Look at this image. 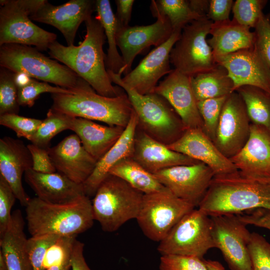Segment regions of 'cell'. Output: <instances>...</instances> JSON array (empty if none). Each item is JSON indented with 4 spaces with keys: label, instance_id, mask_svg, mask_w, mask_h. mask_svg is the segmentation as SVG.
<instances>
[{
    "label": "cell",
    "instance_id": "6da1fadb",
    "mask_svg": "<svg viewBox=\"0 0 270 270\" xmlns=\"http://www.w3.org/2000/svg\"><path fill=\"white\" fill-rule=\"evenodd\" d=\"M84 23L86 34L78 46H65L56 40L50 46L48 54L86 82L98 94L116 97L123 92L112 84L107 71L103 50L106 39L104 28L92 16Z\"/></svg>",
    "mask_w": 270,
    "mask_h": 270
},
{
    "label": "cell",
    "instance_id": "7a4b0ae2",
    "mask_svg": "<svg viewBox=\"0 0 270 270\" xmlns=\"http://www.w3.org/2000/svg\"><path fill=\"white\" fill-rule=\"evenodd\" d=\"M198 207L210 216L258 208L270 212V178L246 176L239 170L214 176Z\"/></svg>",
    "mask_w": 270,
    "mask_h": 270
},
{
    "label": "cell",
    "instance_id": "3957f363",
    "mask_svg": "<svg viewBox=\"0 0 270 270\" xmlns=\"http://www.w3.org/2000/svg\"><path fill=\"white\" fill-rule=\"evenodd\" d=\"M26 218L32 236L45 234L77 236L92 226V202L85 196L68 204H51L37 197L26 206Z\"/></svg>",
    "mask_w": 270,
    "mask_h": 270
},
{
    "label": "cell",
    "instance_id": "277c9868",
    "mask_svg": "<svg viewBox=\"0 0 270 270\" xmlns=\"http://www.w3.org/2000/svg\"><path fill=\"white\" fill-rule=\"evenodd\" d=\"M53 110L74 117L126 128L133 108L126 93L114 98L98 94L90 85L75 94H52Z\"/></svg>",
    "mask_w": 270,
    "mask_h": 270
},
{
    "label": "cell",
    "instance_id": "5b68a950",
    "mask_svg": "<svg viewBox=\"0 0 270 270\" xmlns=\"http://www.w3.org/2000/svg\"><path fill=\"white\" fill-rule=\"evenodd\" d=\"M112 82L126 94L138 118V127L154 140L168 145L186 130L176 111L163 97L154 92L140 94L124 84L122 76L107 70Z\"/></svg>",
    "mask_w": 270,
    "mask_h": 270
},
{
    "label": "cell",
    "instance_id": "8992f818",
    "mask_svg": "<svg viewBox=\"0 0 270 270\" xmlns=\"http://www.w3.org/2000/svg\"><path fill=\"white\" fill-rule=\"evenodd\" d=\"M0 66L13 72L24 73L70 90H79L90 85L67 66L29 46L8 44L0 46Z\"/></svg>",
    "mask_w": 270,
    "mask_h": 270
},
{
    "label": "cell",
    "instance_id": "52a82bcc",
    "mask_svg": "<svg viewBox=\"0 0 270 270\" xmlns=\"http://www.w3.org/2000/svg\"><path fill=\"white\" fill-rule=\"evenodd\" d=\"M144 195L123 180L109 174L92 201L94 220L104 232L117 230L128 221L136 218Z\"/></svg>",
    "mask_w": 270,
    "mask_h": 270
},
{
    "label": "cell",
    "instance_id": "ba28073f",
    "mask_svg": "<svg viewBox=\"0 0 270 270\" xmlns=\"http://www.w3.org/2000/svg\"><path fill=\"white\" fill-rule=\"evenodd\" d=\"M44 0H0V46L14 44L34 46L47 50L56 35L32 22L34 14Z\"/></svg>",
    "mask_w": 270,
    "mask_h": 270
},
{
    "label": "cell",
    "instance_id": "9c48e42d",
    "mask_svg": "<svg viewBox=\"0 0 270 270\" xmlns=\"http://www.w3.org/2000/svg\"><path fill=\"white\" fill-rule=\"evenodd\" d=\"M212 22L206 16L188 24L170 53V62L174 69L189 76L216 67L212 49L206 40Z\"/></svg>",
    "mask_w": 270,
    "mask_h": 270
},
{
    "label": "cell",
    "instance_id": "30bf717a",
    "mask_svg": "<svg viewBox=\"0 0 270 270\" xmlns=\"http://www.w3.org/2000/svg\"><path fill=\"white\" fill-rule=\"evenodd\" d=\"M210 216L200 210L193 209L184 216L160 242L161 256L178 255L204 258L214 248Z\"/></svg>",
    "mask_w": 270,
    "mask_h": 270
},
{
    "label": "cell",
    "instance_id": "8fae6325",
    "mask_svg": "<svg viewBox=\"0 0 270 270\" xmlns=\"http://www.w3.org/2000/svg\"><path fill=\"white\" fill-rule=\"evenodd\" d=\"M194 208L176 196L167 188L144 194L136 220L148 238L160 242L178 222Z\"/></svg>",
    "mask_w": 270,
    "mask_h": 270
},
{
    "label": "cell",
    "instance_id": "7c38bea8",
    "mask_svg": "<svg viewBox=\"0 0 270 270\" xmlns=\"http://www.w3.org/2000/svg\"><path fill=\"white\" fill-rule=\"evenodd\" d=\"M214 248L230 270H252L248 250L251 233L238 214L210 216Z\"/></svg>",
    "mask_w": 270,
    "mask_h": 270
},
{
    "label": "cell",
    "instance_id": "4fadbf2b",
    "mask_svg": "<svg viewBox=\"0 0 270 270\" xmlns=\"http://www.w3.org/2000/svg\"><path fill=\"white\" fill-rule=\"evenodd\" d=\"M154 174L176 196L194 207L202 202L214 176L212 169L201 162L172 166Z\"/></svg>",
    "mask_w": 270,
    "mask_h": 270
},
{
    "label": "cell",
    "instance_id": "5bb4252c",
    "mask_svg": "<svg viewBox=\"0 0 270 270\" xmlns=\"http://www.w3.org/2000/svg\"><path fill=\"white\" fill-rule=\"evenodd\" d=\"M250 124L242 98L236 91L232 92L224 104L214 141L226 157L230 159L244 146Z\"/></svg>",
    "mask_w": 270,
    "mask_h": 270
},
{
    "label": "cell",
    "instance_id": "9a60e30c",
    "mask_svg": "<svg viewBox=\"0 0 270 270\" xmlns=\"http://www.w3.org/2000/svg\"><path fill=\"white\" fill-rule=\"evenodd\" d=\"M174 31L168 20L161 17L152 24L146 26L118 28L116 45L121 52L124 66L120 74L131 71L134 60L137 55L151 46L158 47L168 40Z\"/></svg>",
    "mask_w": 270,
    "mask_h": 270
},
{
    "label": "cell",
    "instance_id": "2e32d148",
    "mask_svg": "<svg viewBox=\"0 0 270 270\" xmlns=\"http://www.w3.org/2000/svg\"><path fill=\"white\" fill-rule=\"evenodd\" d=\"M95 5L94 0H70L59 6L44 0L30 18L55 27L64 36L68 46H73L80 26L92 16Z\"/></svg>",
    "mask_w": 270,
    "mask_h": 270
},
{
    "label": "cell",
    "instance_id": "e0dca14e",
    "mask_svg": "<svg viewBox=\"0 0 270 270\" xmlns=\"http://www.w3.org/2000/svg\"><path fill=\"white\" fill-rule=\"evenodd\" d=\"M181 32H174L168 40L152 50L135 68L122 77V82L140 94L154 93L158 80L172 70L170 53Z\"/></svg>",
    "mask_w": 270,
    "mask_h": 270
},
{
    "label": "cell",
    "instance_id": "ac0fdd59",
    "mask_svg": "<svg viewBox=\"0 0 270 270\" xmlns=\"http://www.w3.org/2000/svg\"><path fill=\"white\" fill-rule=\"evenodd\" d=\"M154 92L165 98L172 107L186 130H203V122L192 88L190 76L172 70L157 85Z\"/></svg>",
    "mask_w": 270,
    "mask_h": 270
},
{
    "label": "cell",
    "instance_id": "d6986e66",
    "mask_svg": "<svg viewBox=\"0 0 270 270\" xmlns=\"http://www.w3.org/2000/svg\"><path fill=\"white\" fill-rule=\"evenodd\" d=\"M170 149L187 156L210 168L214 176L232 174L238 170L200 128L186 130L182 136L166 146Z\"/></svg>",
    "mask_w": 270,
    "mask_h": 270
},
{
    "label": "cell",
    "instance_id": "ffe728a7",
    "mask_svg": "<svg viewBox=\"0 0 270 270\" xmlns=\"http://www.w3.org/2000/svg\"><path fill=\"white\" fill-rule=\"evenodd\" d=\"M214 58L226 70L233 82L234 91L241 86H250L270 94V76L254 48Z\"/></svg>",
    "mask_w": 270,
    "mask_h": 270
},
{
    "label": "cell",
    "instance_id": "44dd1931",
    "mask_svg": "<svg viewBox=\"0 0 270 270\" xmlns=\"http://www.w3.org/2000/svg\"><path fill=\"white\" fill-rule=\"evenodd\" d=\"M48 151L58 172L78 184L84 182L97 162L76 134L66 137L56 146L50 147Z\"/></svg>",
    "mask_w": 270,
    "mask_h": 270
},
{
    "label": "cell",
    "instance_id": "7402d4cb",
    "mask_svg": "<svg viewBox=\"0 0 270 270\" xmlns=\"http://www.w3.org/2000/svg\"><path fill=\"white\" fill-rule=\"evenodd\" d=\"M32 166L31 154L22 141L10 136L0 139V175L9 184L20 204L25 207L31 198L23 188L22 177Z\"/></svg>",
    "mask_w": 270,
    "mask_h": 270
},
{
    "label": "cell",
    "instance_id": "603a6c76",
    "mask_svg": "<svg viewBox=\"0 0 270 270\" xmlns=\"http://www.w3.org/2000/svg\"><path fill=\"white\" fill-rule=\"evenodd\" d=\"M24 176L25 181L37 198L48 204H68L86 196L82 184H77L59 172L42 173L32 168Z\"/></svg>",
    "mask_w": 270,
    "mask_h": 270
},
{
    "label": "cell",
    "instance_id": "cb8c5ba5",
    "mask_svg": "<svg viewBox=\"0 0 270 270\" xmlns=\"http://www.w3.org/2000/svg\"><path fill=\"white\" fill-rule=\"evenodd\" d=\"M230 160L238 170L246 176L270 178V132L251 123L248 141Z\"/></svg>",
    "mask_w": 270,
    "mask_h": 270
},
{
    "label": "cell",
    "instance_id": "d4e9b609",
    "mask_svg": "<svg viewBox=\"0 0 270 270\" xmlns=\"http://www.w3.org/2000/svg\"><path fill=\"white\" fill-rule=\"evenodd\" d=\"M132 158L152 174L172 166L200 162L170 149L166 145L150 136L138 127Z\"/></svg>",
    "mask_w": 270,
    "mask_h": 270
},
{
    "label": "cell",
    "instance_id": "484cf974",
    "mask_svg": "<svg viewBox=\"0 0 270 270\" xmlns=\"http://www.w3.org/2000/svg\"><path fill=\"white\" fill-rule=\"evenodd\" d=\"M138 126V116L133 110L130 121L120 138L97 162L92 172L82 184L86 196L90 198L94 196L112 167L124 159L132 158Z\"/></svg>",
    "mask_w": 270,
    "mask_h": 270
},
{
    "label": "cell",
    "instance_id": "4316f807",
    "mask_svg": "<svg viewBox=\"0 0 270 270\" xmlns=\"http://www.w3.org/2000/svg\"><path fill=\"white\" fill-rule=\"evenodd\" d=\"M124 128L103 126L91 120L74 117L70 130L80 138L86 152L98 162L116 143Z\"/></svg>",
    "mask_w": 270,
    "mask_h": 270
},
{
    "label": "cell",
    "instance_id": "83f0119b",
    "mask_svg": "<svg viewBox=\"0 0 270 270\" xmlns=\"http://www.w3.org/2000/svg\"><path fill=\"white\" fill-rule=\"evenodd\" d=\"M210 34L212 36L207 41L214 58L253 48L256 40L254 31L234 19L212 22Z\"/></svg>",
    "mask_w": 270,
    "mask_h": 270
},
{
    "label": "cell",
    "instance_id": "f1b7e54d",
    "mask_svg": "<svg viewBox=\"0 0 270 270\" xmlns=\"http://www.w3.org/2000/svg\"><path fill=\"white\" fill-rule=\"evenodd\" d=\"M24 221L20 210L12 214L10 224L0 237V251L8 270H32L27 253V238L24 232Z\"/></svg>",
    "mask_w": 270,
    "mask_h": 270
},
{
    "label": "cell",
    "instance_id": "f546056e",
    "mask_svg": "<svg viewBox=\"0 0 270 270\" xmlns=\"http://www.w3.org/2000/svg\"><path fill=\"white\" fill-rule=\"evenodd\" d=\"M190 80L197 102L228 96L234 92L233 82L226 70L220 64L208 71L191 76Z\"/></svg>",
    "mask_w": 270,
    "mask_h": 270
},
{
    "label": "cell",
    "instance_id": "4dcf8cb0",
    "mask_svg": "<svg viewBox=\"0 0 270 270\" xmlns=\"http://www.w3.org/2000/svg\"><path fill=\"white\" fill-rule=\"evenodd\" d=\"M109 174L123 180L144 194L167 189L154 174L147 171L132 158L119 162L110 168Z\"/></svg>",
    "mask_w": 270,
    "mask_h": 270
},
{
    "label": "cell",
    "instance_id": "1f68e13d",
    "mask_svg": "<svg viewBox=\"0 0 270 270\" xmlns=\"http://www.w3.org/2000/svg\"><path fill=\"white\" fill-rule=\"evenodd\" d=\"M95 12H96L95 18L103 26L108 42V48L105 60L106 69L120 74L124 64L122 56L117 48V22L110 0H96Z\"/></svg>",
    "mask_w": 270,
    "mask_h": 270
},
{
    "label": "cell",
    "instance_id": "d6a6232c",
    "mask_svg": "<svg viewBox=\"0 0 270 270\" xmlns=\"http://www.w3.org/2000/svg\"><path fill=\"white\" fill-rule=\"evenodd\" d=\"M150 10L156 18H166L174 32L182 31L188 24L204 17L193 11L186 0H152Z\"/></svg>",
    "mask_w": 270,
    "mask_h": 270
},
{
    "label": "cell",
    "instance_id": "836d02e7",
    "mask_svg": "<svg viewBox=\"0 0 270 270\" xmlns=\"http://www.w3.org/2000/svg\"><path fill=\"white\" fill-rule=\"evenodd\" d=\"M242 98L250 121L270 132V94L254 86H244L236 90Z\"/></svg>",
    "mask_w": 270,
    "mask_h": 270
},
{
    "label": "cell",
    "instance_id": "e575fe53",
    "mask_svg": "<svg viewBox=\"0 0 270 270\" xmlns=\"http://www.w3.org/2000/svg\"><path fill=\"white\" fill-rule=\"evenodd\" d=\"M74 118L50 108L30 141L39 147L48 149L54 136L64 130H70Z\"/></svg>",
    "mask_w": 270,
    "mask_h": 270
},
{
    "label": "cell",
    "instance_id": "d590c367",
    "mask_svg": "<svg viewBox=\"0 0 270 270\" xmlns=\"http://www.w3.org/2000/svg\"><path fill=\"white\" fill-rule=\"evenodd\" d=\"M20 105L14 72L1 67L0 70V115L18 114Z\"/></svg>",
    "mask_w": 270,
    "mask_h": 270
},
{
    "label": "cell",
    "instance_id": "8d00e7d4",
    "mask_svg": "<svg viewBox=\"0 0 270 270\" xmlns=\"http://www.w3.org/2000/svg\"><path fill=\"white\" fill-rule=\"evenodd\" d=\"M228 96L197 102L198 108L203 122V130L213 142L222 108Z\"/></svg>",
    "mask_w": 270,
    "mask_h": 270
},
{
    "label": "cell",
    "instance_id": "74e56055",
    "mask_svg": "<svg viewBox=\"0 0 270 270\" xmlns=\"http://www.w3.org/2000/svg\"><path fill=\"white\" fill-rule=\"evenodd\" d=\"M267 2L265 0H236L232 8L233 19L242 26L254 28L264 15L262 10Z\"/></svg>",
    "mask_w": 270,
    "mask_h": 270
},
{
    "label": "cell",
    "instance_id": "f35d334b",
    "mask_svg": "<svg viewBox=\"0 0 270 270\" xmlns=\"http://www.w3.org/2000/svg\"><path fill=\"white\" fill-rule=\"evenodd\" d=\"M80 90H70L58 86H53L48 82H40L32 78L28 84L18 88V102L20 106L32 107L40 96L43 93L75 94Z\"/></svg>",
    "mask_w": 270,
    "mask_h": 270
},
{
    "label": "cell",
    "instance_id": "ab89813d",
    "mask_svg": "<svg viewBox=\"0 0 270 270\" xmlns=\"http://www.w3.org/2000/svg\"><path fill=\"white\" fill-rule=\"evenodd\" d=\"M60 237L56 234H45L27 239L26 248L32 270H44L43 261L46 252Z\"/></svg>",
    "mask_w": 270,
    "mask_h": 270
},
{
    "label": "cell",
    "instance_id": "60d3db41",
    "mask_svg": "<svg viewBox=\"0 0 270 270\" xmlns=\"http://www.w3.org/2000/svg\"><path fill=\"white\" fill-rule=\"evenodd\" d=\"M42 120L20 116L18 114L0 115V124L16 132L18 138L30 140L40 125Z\"/></svg>",
    "mask_w": 270,
    "mask_h": 270
},
{
    "label": "cell",
    "instance_id": "b9f144b4",
    "mask_svg": "<svg viewBox=\"0 0 270 270\" xmlns=\"http://www.w3.org/2000/svg\"><path fill=\"white\" fill-rule=\"evenodd\" d=\"M254 28L256 40L254 48L270 76V12L264 14Z\"/></svg>",
    "mask_w": 270,
    "mask_h": 270
},
{
    "label": "cell",
    "instance_id": "7bdbcfd3",
    "mask_svg": "<svg viewBox=\"0 0 270 270\" xmlns=\"http://www.w3.org/2000/svg\"><path fill=\"white\" fill-rule=\"evenodd\" d=\"M248 250L252 270H270V243L263 236L251 233Z\"/></svg>",
    "mask_w": 270,
    "mask_h": 270
},
{
    "label": "cell",
    "instance_id": "ee69618b",
    "mask_svg": "<svg viewBox=\"0 0 270 270\" xmlns=\"http://www.w3.org/2000/svg\"><path fill=\"white\" fill-rule=\"evenodd\" d=\"M160 270H208L204 259L196 256L163 255L160 258Z\"/></svg>",
    "mask_w": 270,
    "mask_h": 270
},
{
    "label": "cell",
    "instance_id": "f6af8a7d",
    "mask_svg": "<svg viewBox=\"0 0 270 270\" xmlns=\"http://www.w3.org/2000/svg\"><path fill=\"white\" fill-rule=\"evenodd\" d=\"M16 197L12 188L0 175V237L6 230L12 218L11 210Z\"/></svg>",
    "mask_w": 270,
    "mask_h": 270
},
{
    "label": "cell",
    "instance_id": "bcb514c9",
    "mask_svg": "<svg viewBox=\"0 0 270 270\" xmlns=\"http://www.w3.org/2000/svg\"><path fill=\"white\" fill-rule=\"evenodd\" d=\"M32 160V169L42 173L56 172V170L50 158L48 149L32 144L27 145Z\"/></svg>",
    "mask_w": 270,
    "mask_h": 270
},
{
    "label": "cell",
    "instance_id": "7dc6e473",
    "mask_svg": "<svg viewBox=\"0 0 270 270\" xmlns=\"http://www.w3.org/2000/svg\"><path fill=\"white\" fill-rule=\"evenodd\" d=\"M234 3L232 0H210L207 18L213 22L229 20Z\"/></svg>",
    "mask_w": 270,
    "mask_h": 270
},
{
    "label": "cell",
    "instance_id": "c3c4849f",
    "mask_svg": "<svg viewBox=\"0 0 270 270\" xmlns=\"http://www.w3.org/2000/svg\"><path fill=\"white\" fill-rule=\"evenodd\" d=\"M246 224L254 225L270 231V212L263 208L250 211L246 214H238Z\"/></svg>",
    "mask_w": 270,
    "mask_h": 270
},
{
    "label": "cell",
    "instance_id": "681fc988",
    "mask_svg": "<svg viewBox=\"0 0 270 270\" xmlns=\"http://www.w3.org/2000/svg\"><path fill=\"white\" fill-rule=\"evenodd\" d=\"M134 0H116V12L115 15L118 28H124L129 26L131 19Z\"/></svg>",
    "mask_w": 270,
    "mask_h": 270
},
{
    "label": "cell",
    "instance_id": "f907efd6",
    "mask_svg": "<svg viewBox=\"0 0 270 270\" xmlns=\"http://www.w3.org/2000/svg\"><path fill=\"white\" fill-rule=\"evenodd\" d=\"M84 244L76 240L71 254L72 270H91L86 264L84 256Z\"/></svg>",
    "mask_w": 270,
    "mask_h": 270
},
{
    "label": "cell",
    "instance_id": "816d5d0a",
    "mask_svg": "<svg viewBox=\"0 0 270 270\" xmlns=\"http://www.w3.org/2000/svg\"><path fill=\"white\" fill-rule=\"evenodd\" d=\"M189 5L191 9L199 15L206 16L210 4L208 0H190Z\"/></svg>",
    "mask_w": 270,
    "mask_h": 270
},
{
    "label": "cell",
    "instance_id": "f5cc1de1",
    "mask_svg": "<svg viewBox=\"0 0 270 270\" xmlns=\"http://www.w3.org/2000/svg\"><path fill=\"white\" fill-rule=\"evenodd\" d=\"M72 251L67 254L62 260L53 264L46 270H70V268H71L70 259Z\"/></svg>",
    "mask_w": 270,
    "mask_h": 270
},
{
    "label": "cell",
    "instance_id": "db71d44e",
    "mask_svg": "<svg viewBox=\"0 0 270 270\" xmlns=\"http://www.w3.org/2000/svg\"><path fill=\"white\" fill-rule=\"evenodd\" d=\"M32 78L22 72H14V80L18 88H22L28 84Z\"/></svg>",
    "mask_w": 270,
    "mask_h": 270
},
{
    "label": "cell",
    "instance_id": "11a10c76",
    "mask_svg": "<svg viewBox=\"0 0 270 270\" xmlns=\"http://www.w3.org/2000/svg\"><path fill=\"white\" fill-rule=\"evenodd\" d=\"M204 262L208 270H226L221 263L218 261L204 260Z\"/></svg>",
    "mask_w": 270,
    "mask_h": 270
},
{
    "label": "cell",
    "instance_id": "9f6ffc18",
    "mask_svg": "<svg viewBox=\"0 0 270 270\" xmlns=\"http://www.w3.org/2000/svg\"><path fill=\"white\" fill-rule=\"evenodd\" d=\"M0 270H8L2 252L0 251Z\"/></svg>",
    "mask_w": 270,
    "mask_h": 270
}]
</instances>
